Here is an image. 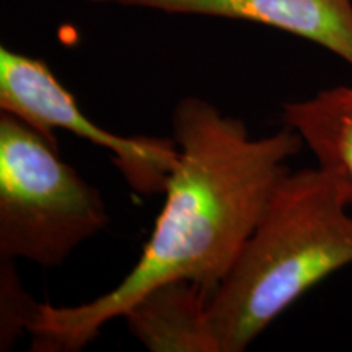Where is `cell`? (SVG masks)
Wrapping results in <instances>:
<instances>
[{
	"label": "cell",
	"mask_w": 352,
	"mask_h": 352,
	"mask_svg": "<svg viewBox=\"0 0 352 352\" xmlns=\"http://www.w3.org/2000/svg\"><path fill=\"white\" fill-rule=\"evenodd\" d=\"M108 222L100 191L60 158L59 142L0 111V258L60 266Z\"/></svg>",
	"instance_id": "obj_3"
},
{
	"label": "cell",
	"mask_w": 352,
	"mask_h": 352,
	"mask_svg": "<svg viewBox=\"0 0 352 352\" xmlns=\"http://www.w3.org/2000/svg\"><path fill=\"white\" fill-rule=\"evenodd\" d=\"M178 162L139 261L113 290L76 307L38 305L33 351L77 352L158 284L188 279L212 296L252 235L285 162L303 140L289 127L252 139L245 122L188 96L173 111Z\"/></svg>",
	"instance_id": "obj_1"
},
{
	"label": "cell",
	"mask_w": 352,
	"mask_h": 352,
	"mask_svg": "<svg viewBox=\"0 0 352 352\" xmlns=\"http://www.w3.org/2000/svg\"><path fill=\"white\" fill-rule=\"evenodd\" d=\"M0 111L12 113L54 142V129H64L103 147L139 195L165 192L178 162L179 151L173 138H122L104 131L88 120L76 96L57 80L46 63L6 46L0 47Z\"/></svg>",
	"instance_id": "obj_4"
},
{
	"label": "cell",
	"mask_w": 352,
	"mask_h": 352,
	"mask_svg": "<svg viewBox=\"0 0 352 352\" xmlns=\"http://www.w3.org/2000/svg\"><path fill=\"white\" fill-rule=\"evenodd\" d=\"M352 201L324 170H285L230 271L210 296L219 352H243L277 316L352 264Z\"/></svg>",
	"instance_id": "obj_2"
},
{
	"label": "cell",
	"mask_w": 352,
	"mask_h": 352,
	"mask_svg": "<svg viewBox=\"0 0 352 352\" xmlns=\"http://www.w3.org/2000/svg\"><path fill=\"white\" fill-rule=\"evenodd\" d=\"M13 259L2 258V328H0V349H10L20 329L28 331L30 323L34 318L38 310V303H34L28 294L21 289V284L16 277V272L12 267Z\"/></svg>",
	"instance_id": "obj_8"
},
{
	"label": "cell",
	"mask_w": 352,
	"mask_h": 352,
	"mask_svg": "<svg viewBox=\"0 0 352 352\" xmlns=\"http://www.w3.org/2000/svg\"><path fill=\"white\" fill-rule=\"evenodd\" d=\"M209 300L201 285L175 279L145 292L122 318L151 352H219L209 324Z\"/></svg>",
	"instance_id": "obj_6"
},
{
	"label": "cell",
	"mask_w": 352,
	"mask_h": 352,
	"mask_svg": "<svg viewBox=\"0 0 352 352\" xmlns=\"http://www.w3.org/2000/svg\"><path fill=\"white\" fill-rule=\"evenodd\" d=\"M178 15L245 20L324 47L352 67V0H87Z\"/></svg>",
	"instance_id": "obj_5"
},
{
	"label": "cell",
	"mask_w": 352,
	"mask_h": 352,
	"mask_svg": "<svg viewBox=\"0 0 352 352\" xmlns=\"http://www.w3.org/2000/svg\"><path fill=\"white\" fill-rule=\"evenodd\" d=\"M283 121L352 201V87L324 88L307 100L285 103Z\"/></svg>",
	"instance_id": "obj_7"
}]
</instances>
